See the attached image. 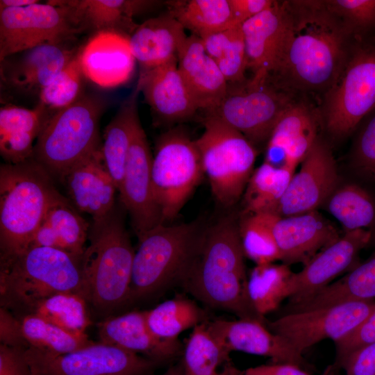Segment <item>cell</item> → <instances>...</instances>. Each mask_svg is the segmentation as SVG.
Instances as JSON below:
<instances>
[{
    "mask_svg": "<svg viewBox=\"0 0 375 375\" xmlns=\"http://www.w3.org/2000/svg\"><path fill=\"white\" fill-rule=\"evenodd\" d=\"M287 25L269 76L299 97L323 96L336 83L357 36L325 1H284Z\"/></svg>",
    "mask_w": 375,
    "mask_h": 375,
    "instance_id": "cell-1",
    "label": "cell"
},
{
    "mask_svg": "<svg viewBox=\"0 0 375 375\" xmlns=\"http://www.w3.org/2000/svg\"><path fill=\"white\" fill-rule=\"evenodd\" d=\"M238 224L231 216L204 228L192 260L179 279L196 299L240 319L265 322L254 310L247 292V276Z\"/></svg>",
    "mask_w": 375,
    "mask_h": 375,
    "instance_id": "cell-2",
    "label": "cell"
},
{
    "mask_svg": "<svg viewBox=\"0 0 375 375\" xmlns=\"http://www.w3.org/2000/svg\"><path fill=\"white\" fill-rule=\"evenodd\" d=\"M80 260L60 249L35 247L1 257V307L26 310L60 292L83 297ZM85 298V297H84Z\"/></svg>",
    "mask_w": 375,
    "mask_h": 375,
    "instance_id": "cell-3",
    "label": "cell"
},
{
    "mask_svg": "<svg viewBox=\"0 0 375 375\" xmlns=\"http://www.w3.org/2000/svg\"><path fill=\"white\" fill-rule=\"evenodd\" d=\"M60 194L51 176L34 158L0 167L1 257L27 249Z\"/></svg>",
    "mask_w": 375,
    "mask_h": 375,
    "instance_id": "cell-4",
    "label": "cell"
},
{
    "mask_svg": "<svg viewBox=\"0 0 375 375\" xmlns=\"http://www.w3.org/2000/svg\"><path fill=\"white\" fill-rule=\"evenodd\" d=\"M88 239L80 260L83 296L98 310L109 311L128 301L135 250L115 210L93 222Z\"/></svg>",
    "mask_w": 375,
    "mask_h": 375,
    "instance_id": "cell-5",
    "label": "cell"
},
{
    "mask_svg": "<svg viewBox=\"0 0 375 375\" xmlns=\"http://www.w3.org/2000/svg\"><path fill=\"white\" fill-rule=\"evenodd\" d=\"M203 230L198 222L161 224L138 235L128 301L178 281L192 260Z\"/></svg>",
    "mask_w": 375,
    "mask_h": 375,
    "instance_id": "cell-6",
    "label": "cell"
},
{
    "mask_svg": "<svg viewBox=\"0 0 375 375\" xmlns=\"http://www.w3.org/2000/svg\"><path fill=\"white\" fill-rule=\"evenodd\" d=\"M104 108L102 99L83 94L55 113L36 140L34 160L51 177L60 179L69 169L100 146L99 127Z\"/></svg>",
    "mask_w": 375,
    "mask_h": 375,
    "instance_id": "cell-7",
    "label": "cell"
},
{
    "mask_svg": "<svg viewBox=\"0 0 375 375\" xmlns=\"http://www.w3.org/2000/svg\"><path fill=\"white\" fill-rule=\"evenodd\" d=\"M204 131L194 140L212 193L224 207L243 195L253 172L256 147L241 133L219 119L205 115Z\"/></svg>",
    "mask_w": 375,
    "mask_h": 375,
    "instance_id": "cell-8",
    "label": "cell"
},
{
    "mask_svg": "<svg viewBox=\"0 0 375 375\" xmlns=\"http://www.w3.org/2000/svg\"><path fill=\"white\" fill-rule=\"evenodd\" d=\"M369 36L356 37L343 72L319 108L326 131L337 140L352 133L375 107V40Z\"/></svg>",
    "mask_w": 375,
    "mask_h": 375,
    "instance_id": "cell-9",
    "label": "cell"
},
{
    "mask_svg": "<svg viewBox=\"0 0 375 375\" xmlns=\"http://www.w3.org/2000/svg\"><path fill=\"white\" fill-rule=\"evenodd\" d=\"M269 76L228 83L226 94L214 109L205 112L244 135L254 146L266 142L278 120L298 99Z\"/></svg>",
    "mask_w": 375,
    "mask_h": 375,
    "instance_id": "cell-10",
    "label": "cell"
},
{
    "mask_svg": "<svg viewBox=\"0 0 375 375\" xmlns=\"http://www.w3.org/2000/svg\"><path fill=\"white\" fill-rule=\"evenodd\" d=\"M203 174L194 140L185 132L173 128L160 136L152 160L151 185L162 224L177 217Z\"/></svg>",
    "mask_w": 375,
    "mask_h": 375,
    "instance_id": "cell-11",
    "label": "cell"
},
{
    "mask_svg": "<svg viewBox=\"0 0 375 375\" xmlns=\"http://www.w3.org/2000/svg\"><path fill=\"white\" fill-rule=\"evenodd\" d=\"M23 351L33 375H144L153 366L152 360L102 342L62 354Z\"/></svg>",
    "mask_w": 375,
    "mask_h": 375,
    "instance_id": "cell-12",
    "label": "cell"
},
{
    "mask_svg": "<svg viewBox=\"0 0 375 375\" xmlns=\"http://www.w3.org/2000/svg\"><path fill=\"white\" fill-rule=\"evenodd\" d=\"M81 33L67 10L52 1L0 10V60L47 44H68Z\"/></svg>",
    "mask_w": 375,
    "mask_h": 375,
    "instance_id": "cell-13",
    "label": "cell"
},
{
    "mask_svg": "<svg viewBox=\"0 0 375 375\" xmlns=\"http://www.w3.org/2000/svg\"><path fill=\"white\" fill-rule=\"evenodd\" d=\"M375 308V300L340 304L285 313L267 322V327L285 338L303 354L324 340L342 339L362 322Z\"/></svg>",
    "mask_w": 375,
    "mask_h": 375,
    "instance_id": "cell-14",
    "label": "cell"
},
{
    "mask_svg": "<svg viewBox=\"0 0 375 375\" xmlns=\"http://www.w3.org/2000/svg\"><path fill=\"white\" fill-rule=\"evenodd\" d=\"M68 44L38 46L0 60L1 94L8 99L33 97L77 54Z\"/></svg>",
    "mask_w": 375,
    "mask_h": 375,
    "instance_id": "cell-15",
    "label": "cell"
},
{
    "mask_svg": "<svg viewBox=\"0 0 375 375\" xmlns=\"http://www.w3.org/2000/svg\"><path fill=\"white\" fill-rule=\"evenodd\" d=\"M301 164L274 215L289 217L316 210L338 186V174L331 149L320 137Z\"/></svg>",
    "mask_w": 375,
    "mask_h": 375,
    "instance_id": "cell-16",
    "label": "cell"
},
{
    "mask_svg": "<svg viewBox=\"0 0 375 375\" xmlns=\"http://www.w3.org/2000/svg\"><path fill=\"white\" fill-rule=\"evenodd\" d=\"M153 156L146 133L139 122L129 148L124 178L118 190L137 236L161 224L151 185Z\"/></svg>",
    "mask_w": 375,
    "mask_h": 375,
    "instance_id": "cell-17",
    "label": "cell"
},
{
    "mask_svg": "<svg viewBox=\"0 0 375 375\" xmlns=\"http://www.w3.org/2000/svg\"><path fill=\"white\" fill-rule=\"evenodd\" d=\"M321 120L319 108L299 98L282 115L266 144L264 162L294 172L316 140Z\"/></svg>",
    "mask_w": 375,
    "mask_h": 375,
    "instance_id": "cell-18",
    "label": "cell"
},
{
    "mask_svg": "<svg viewBox=\"0 0 375 375\" xmlns=\"http://www.w3.org/2000/svg\"><path fill=\"white\" fill-rule=\"evenodd\" d=\"M371 238L372 232L367 229L344 232L318 252L300 272H294L293 293L288 305L298 303L331 283L349 267Z\"/></svg>",
    "mask_w": 375,
    "mask_h": 375,
    "instance_id": "cell-19",
    "label": "cell"
},
{
    "mask_svg": "<svg viewBox=\"0 0 375 375\" xmlns=\"http://www.w3.org/2000/svg\"><path fill=\"white\" fill-rule=\"evenodd\" d=\"M268 214L281 260L288 265H305L340 238L337 230L317 210L289 217Z\"/></svg>",
    "mask_w": 375,
    "mask_h": 375,
    "instance_id": "cell-20",
    "label": "cell"
},
{
    "mask_svg": "<svg viewBox=\"0 0 375 375\" xmlns=\"http://www.w3.org/2000/svg\"><path fill=\"white\" fill-rule=\"evenodd\" d=\"M208 326L229 353L241 351L269 358L272 363H289L301 367L302 354L285 338L270 331L264 322L253 319H217Z\"/></svg>",
    "mask_w": 375,
    "mask_h": 375,
    "instance_id": "cell-21",
    "label": "cell"
},
{
    "mask_svg": "<svg viewBox=\"0 0 375 375\" xmlns=\"http://www.w3.org/2000/svg\"><path fill=\"white\" fill-rule=\"evenodd\" d=\"M138 80L156 124L172 125L186 121L199 110L178 68V59L147 71Z\"/></svg>",
    "mask_w": 375,
    "mask_h": 375,
    "instance_id": "cell-22",
    "label": "cell"
},
{
    "mask_svg": "<svg viewBox=\"0 0 375 375\" xmlns=\"http://www.w3.org/2000/svg\"><path fill=\"white\" fill-rule=\"evenodd\" d=\"M78 58L84 77L103 88L124 84L135 69L129 37L113 31L94 33L78 52Z\"/></svg>",
    "mask_w": 375,
    "mask_h": 375,
    "instance_id": "cell-23",
    "label": "cell"
},
{
    "mask_svg": "<svg viewBox=\"0 0 375 375\" xmlns=\"http://www.w3.org/2000/svg\"><path fill=\"white\" fill-rule=\"evenodd\" d=\"M78 212L99 222L114 210L117 190L103 161L101 145L69 169L61 177Z\"/></svg>",
    "mask_w": 375,
    "mask_h": 375,
    "instance_id": "cell-24",
    "label": "cell"
},
{
    "mask_svg": "<svg viewBox=\"0 0 375 375\" xmlns=\"http://www.w3.org/2000/svg\"><path fill=\"white\" fill-rule=\"evenodd\" d=\"M69 12L81 32L113 31L130 37L138 26L133 17L158 3L144 0H51Z\"/></svg>",
    "mask_w": 375,
    "mask_h": 375,
    "instance_id": "cell-25",
    "label": "cell"
},
{
    "mask_svg": "<svg viewBox=\"0 0 375 375\" xmlns=\"http://www.w3.org/2000/svg\"><path fill=\"white\" fill-rule=\"evenodd\" d=\"M287 25L284 1L274 4L242 24L248 69L265 78L274 72Z\"/></svg>",
    "mask_w": 375,
    "mask_h": 375,
    "instance_id": "cell-26",
    "label": "cell"
},
{
    "mask_svg": "<svg viewBox=\"0 0 375 375\" xmlns=\"http://www.w3.org/2000/svg\"><path fill=\"white\" fill-rule=\"evenodd\" d=\"M178 68L199 110L208 112L219 105L228 83L199 37H188L178 56Z\"/></svg>",
    "mask_w": 375,
    "mask_h": 375,
    "instance_id": "cell-27",
    "label": "cell"
},
{
    "mask_svg": "<svg viewBox=\"0 0 375 375\" xmlns=\"http://www.w3.org/2000/svg\"><path fill=\"white\" fill-rule=\"evenodd\" d=\"M188 37L182 25L167 12L138 25L129 42L140 71H147L178 59Z\"/></svg>",
    "mask_w": 375,
    "mask_h": 375,
    "instance_id": "cell-28",
    "label": "cell"
},
{
    "mask_svg": "<svg viewBox=\"0 0 375 375\" xmlns=\"http://www.w3.org/2000/svg\"><path fill=\"white\" fill-rule=\"evenodd\" d=\"M97 328L101 342L137 354H145L153 360L171 359L180 352L178 341H163L152 333L144 311L108 318L100 322Z\"/></svg>",
    "mask_w": 375,
    "mask_h": 375,
    "instance_id": "cell-29",
    "label": "cell"
},
{
    "mask_svg": "<svg viewBox=\"0 0 375 375\" xmlns=\"http://www.w3.org/2000/svg\"><path fill=\"white\" fill-rule=\"evenodd\" d=\"M39 104L26 108L7 103L0 109V153L10 164L33 158L34 141L49 119Z\"/></svg>",
    "mask_w": 375,
    "mask_h": 375,
    "instance_id": "cell-30",
    "label": "cell"
},
{
    "mask_svg": "<svg viewBox=\"0 0 375 375\" xmlns=\"http://www.w3.org/2000/svg\"><path fill=\"white\" fill-rule=\"evenodd\" d=\"M141 92L139 80L104 130L101 151L105 165L119 190L123 178L133 133L140 122L138 99Z\"/></svg>",
    "mask_w": 375,
    "mask_h": 375,
    "instance_id": "cell-31",
    "label": "cell"
},
{
    "mask_svg": "<svg viewBox=\"0 0 375 375\" xmlns=\"http://www.w3.org/2000/svg\"><path fill=\"white\" fill-rule=\"evenodd\" d=\"M375 254L342 278L330 283L312 296L287 305L284 313L310 310L350 301L374 300Z\"/></svg>",
    "mask_w": 375,
    "mask_h": 375,
    "instance_id": "cell-32",
    "label": "cell"
},
{
    "mask_svg": "<svg viewBox=\"0 0 375 375\" xmlns=\"http://www.w3.org/2000/svg\"><path fill=\"white\" fill-rule=\"evenodd\" d=\"M294 272L286 264L256 265L247 278V292L256 312L265 315L276 310L293 293Z\"/></svg>",
    "mask_w": 375,
    "mask_h": 375,
    "instance_id": "cell-33",
    "label": "cell"
},
{
    "mask_svg": "<svg viewBox=\"0 0 375 375\" xmlns=\"http://www.w3.org/2000/svg\"><path fill=\"white\" fill-rule=\"evenodd\" d=\"M165 3L167 12L201 39L237 25L229 0H178Z\"/></svg>",
    "mask_w": 375,
    "mask_h": 375,
    "instance_id": "cell-34",
    "label": "cell"
},
{
    "mask_svg": "<svg viewBox=\"0 0 375 375\" xmlns=\"http://www.w3.org/2000/svg\"><path fill=\"white\" fill-rule=\"evenodd\" d=\"M294 172L263 162L244 192V214H275Z\"/></svg>",
    "mask_w": 375,
    "mask_h": 375,
    "instance_id": "cell-35",
    "label": "cell"
},
{
    "mask_svg": "<svg viewBox=\"0 0 375 375\" xmlns=\"http://www.w3.org/2000/svg\"><path fill=\"white\" fill-rule=\"evenodd\" d=\"M146 321L152 333L167 342L178 341V335L186 330L206 322V316L194 301L176 297L144 311Z\"/></svg>",
    "mask_w": 375,
    "mask_h": 375,
    "instance_id": "cell-36",
    "label": "cell"
},
{
    "mask_svg": "<svg viewBox=\"0 0 375 375\" xmlns=\"http://www.w3.org/2000/svg\"><path fill=\"white\" fill-rule=\"evenodd\" d=\"M323 205L345 232L367 229L375 223V201L357 184L338 186Z\"/></svg>",
    "mask_w": 375,
    "mask_h": 375,
    "instance_id": "cell-37",
    "label": "cell"
},
{
    "mask_svg": "<svg viewBox=\"0 0 375 375\" xmlns=\"http://www.w3.org/2000/svg\"><path fill=\"white\" fill-rule=\"evenodd\" d=\"M201 40L206 53L215 60L228 83L242 82L247 78L248 60L242 24Z\"/></svg>",
    "mask_w": 375,
    "mask_h": 375,
    "instance_id": "cell-38",
    "label": "cell"
},
{
    "mask_svg": "<svg viewBox=\"0 0 375 375\" xmlns=\"http://www.w3.org/2000/svg\"><path fill=\"white\" fill-rule=\"evenodd\" d=\"M60 194L50 205L45 221L51 228L57 242V249L81 259L88 238V222Z\"/></svg>",
    "mask_w": 375,
    "mask_h": 375,
    "instance_id": "cell-39",
    "label": "cell"
},
{
    "mask_svg": "<svg viewBox=\"0 0 375 375\" xmlns=\"http://www.w3.org/2000/svg\"><path fill=\"white\" fill-rule=\"evenodd\" d=\"M208 322L195 326L186 342L183 359L184 375H218L229 353L210 331Z\"/></svg>",
    "mask_w": 375,
    "mask_h": 375,
    "instance_id": "cell-40",
    "label": "cell"
},
{
    "mask_svg": "<svg viewBox=\"0 0 375 375\" xmlns=\"http://www.w3.org/2000/svg\"><path fill=\"white\" fill-rule=\"evenodd\" d=\"M20 322L28 347L42 351L62 354L91 343L86 334L73 333L33 313L25 315Z\"/></svg>",
    "mask_w": 375,
    "mask_h": 375,
    "instance_id": "cell-41",
    "label": "cell"
},
{
    "mask_svg": "<svg viewBox=\"0 0 375 375\" xmlns=\"http://www.w3.org/2000/svg\"><path fill=\"white\" fill-rule=\"evenodd\" d=\"M85 301L78 293L60 292L40 301L30 313L73 333L84 335L90 324Z\"/></svg>",
    "mask_w": 375,
    "mask_h": 375,
    "instance_id": "cell-42",
    "label": "cell"
},
{
    "mask_svg": "<svg viewBox=\"0 0 375 375\" xmlns=\"http://www.w3.org/2000/svg\"><path fill=\"white\" fill-rule=\"evenodd\" d=\"M238 230L244 256L256 265L281 260L268 213L244 214L239 222Z\"/></svg>",
    "mask_w": 375,
    "mask_h": 375,
    "instance_id": "cell-43",
    "label": "cell"
},
{
    "mask_svg": "<svg viewBox=\"0 0 375 375\" xmlns=\"http://www.w3.org/2000/svg\"><path fill=\"white\" fill-rule=\"evenodd\" d=\"M83 77L77 53L41 91L38 104L41 106L51 117L57 112L74 103L83 94Z\"/></svg>",
    "mask_w": 375,
    "mask_h": 375,
    "instance_id": "cell-44",
    "label": "cell"
},
{
    "mask_svg": "<svg viewBox=\"0 0 375 375\" xmlns=\"http://www.w3.org/2000/svg\"><path fill=\"white\" fill-rule=\"evenodd\" d=\"M325 3L356 36L369 35L375 30V0H326Z\"/></svg>",
    "mask_w": 375,
    "mask_h": 375,
    "instance_id": "cell-45",
    "label": "cell"
},
{
    "mask_svg": "<svg viewBox=\"0 0 375 375\" xmlns=\"http://www.w3.org/2000/svg\"><path fill=\"white\" fill-rule=\"evenodd\" d=\"M350 162L360 176L375 183V113L360 128L351 147Z\"/></svg>",
    "mask_w": 375,
    "mask_h": 375,
    "instance_id": "cell-46",
    "label": "cell"
},
{
    "mask_svg": "<svg viewBox=\"0 0 375 375\" xmlns=\"http://www.w3.org/2000/svg\"><path fill=\"white\" fill-rule=\"evenodd\" d=\"M375 342V308L355 329L342 339L335 342L336 349L335 367L358 348Z\"/></svg>",
    "mask_w": 375,
    "mask_h": 375,
    "instance_id": "cell-47",
    "label": "cell"
},
{
    "mask_svg": "<svg viewBox=\"0 0 375 375\" xmlns=\"http://www.w3.org/2000/svg\"><path fill=\"white\" fill-rule=\"evenodd\" d=\"M338 367L342 368L346 375H375V342L351 352Z\"/></svg>",
    "mask_w": 375,
    "mask_h": 375,
    "instance_id": "cell-48",
    "label": "cell"
},
{
    "mask_svg": "<svg viewBox=\"0 0 375 375\" xmlns=\"http://www.w3.org/2000/svg\"><path fill=\"white\" fill-rule=\"evenodd\" d=\"M23 349L0 344V375H33Z\"/></svg>",
    "mask_w": 375,
    "mask_h": 375,
    "instance_id": "cell-49",
    "label": "cell"
},
{
    "mask_svg": "<svg viewBox=\"0 0 375 375\" xmlns=\"http://www.w3.org/2000/svg\"><path fill=\"white\" fill-rule=\"evenodd\" d=\"M0 341L1 344L12 347H28L22 334L20 320L3 307L0 309Z\"/></svg>",
    "mask_w": 375,
    "mask_h": 375,
    "instance_id": "cell-50",
    "label": "cell"
},
{
    "mask_svg": "<svg viewBox=\"0 0 375 375\" xmlns=\"http://www.w3.org/2000/svg\"><path fill=\"white\" fill-rule=\"evenodd\" d=\"M275 1L272 0H229L233 21L235 24H242L271 7Z\"/></svg>",
    "mask_w": 375,
    "mask_h": 375,
    "instance_id": "cell-51",
    "label": "cell"
},
{
    "mask_svg": "<svg viewBox=\"0 0 375 375\" xmlns=\"http://www.w3.org/2000/svg\"><path fill=\"white\" fill-rule=\"evenodd\" d=\"M245 375H312L302 367L289 363H272L247 369Z\"/></svg>",
    "mask_w": 375,
    "mask_h": 375,
    "instance_id": "cell-52",
    "label": "cell"
},
{
    "mask_svg": "<svg viewBox=\"0 0 375 375\" xmlns=\"http://www.w3.org/2000/svg\"><path fill=\"white\" fill-rule=\"evenodd\" d=\"M40 2L38 0H1L0 10L6 8H15L28 6Z\"/></svg>",
    "mask_w": 375,
    "mask_h": 375,
    "instance_id": "cell-53",
    "label": "cell"
},
{
    "mask_svg": "<svg viewBox=\"0 0 375 375\" xmlns=\"http://www.w3.org/2000/svg\"><path fill=\"white\" fill-rule=\"evenodd\" d=\"M218 375H245L244 372H241L233 365L227 362Z\"/></svg>",
    "mask_w": 375,
    "mask_h": 375,
    "instance_id": "cell-54",
    "label": "cell"
},
{
    "mask_svg": "<svg viewBox=\"0 0 375 375\" xmlns=\"http://www.w3.org/2000/svg\"><path fill=\"white\" fill-rule=\"evenodd\" d=\"M161 375H184L182 364L172 366Z\"/></svg>",
    "mask_w": 375,
    "mask_h": 375,
    "instance_id": "cell-55",
    "label": "cell"
}]
</instances>
